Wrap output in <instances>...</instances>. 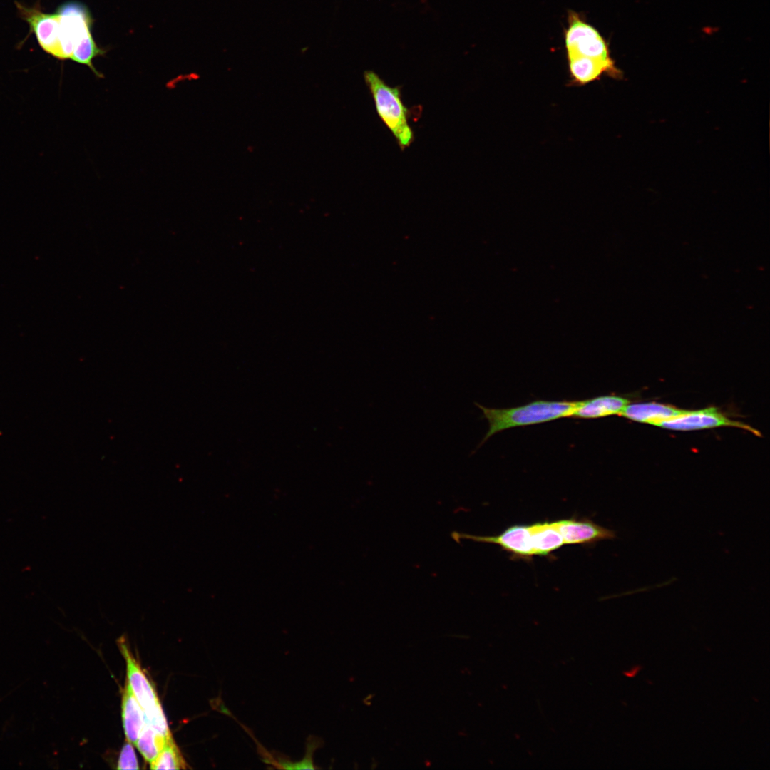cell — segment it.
I'll use <instances>...</instances> for the list:
<instances>
[{"label":"cell","instance_id":"obj_5","mask_svg":"<svg viewBox=\"0 0 770 770\" xmlns=\"http://www.w3.org/2000/svg\"><path fill=\"white\" fill-rule=\"evenodd\" d=\"M451 537L458 543L462 539H466L498 545L513 558L530 560L535 555L530 524L512 525L497 535H476L453 531Z\"/></svg>","mask_w":770,"mask_h":770},{"label":"cell","instance_id":"obj_15","mask_svg":"<svg viewBox=\"0 0 770 770\" xmlns=\"http://www.w3.org/2000/svg\"><path fill=\"white\" fill-rule=\"evenodd\" d=\"M167 739L158 734L145 721L135 745L145 760L150 764L159 754Z\"/></svg>","mask_w":770,"mask_h":770},{"label":"cell","instance_id":"obj_12","mask_svg":"<svg viewBox=\"0 0 770 770\" xmlns=\"http://www.w3.org/2000/svg\"><path fill=\"white\" fill-rule=\"evenodd\" d=\"M686 410L657 402L627 404L620 416L640 423L658 426L660 423L682 414Z\"/></svg>","mask_w":770,"mask_h":770},{"label":"cell","instance_id":"obj_16","mask_svg":"<svg viewBox=\"0 0 770 770\" xmlns=\"http://www.w3.org/2000/svg\"><path fill=\"white\" fill-rule=\"evenodd\" d=\"M151 769H185V761L172 736L167 739L155 759L150 764Z\"/></svg>","mask_w":770,"mask_h":770},{"label":"cell","instance_id":"obj_17","mask_svg":"<svg viewBox=\"0 0 770 770\" xmlns=\"http://www.w3.org/2000/svg\"><path fill=\"white\" fill-rule=\"evenodd\" d=\"M324 742L323 739L317 736L309 735L307 738L306 741V751L304 758L297 762L292 761L290 765V769H316L319 767L316 766L313 760V755L315 750L321 748L324 746Z\"/></svg>","mask_w":770,"mask_h":770},{"label":"cell","instance_id":"obj_13","mask_svg":"<svg viewBox=\"0 0 770 770\" xmlns=\"http://www.w3.org/2000/svg\"><path fill=\"white\" fill-rule=\"evenodd\" d=\"M121 709L126 740L135 745L145 723V714L127 682L123 692Z\"/></svg>","mask_w":770,"mask_h":770},{"label":"cell","instance_id":"obj_2","mask_svg":"<svg viewBox=\"0 0 770 770\" xmlns=\"http://www.w3.org/2000/svg\"><path fill=\"white\" fill-rule=\"evenodd\" d=\"M364 77L379 117L392 133L400 148L404 150L410 146L414 136L409 123V109L403 103L400 87L388 85L373 71H366Z\"/></svg>","mask_w":770,"mask_h":770},{"label":"cell","instance_id":"obj_4","mask_svg":"<svg viewBox=\"0 0 770 770\" xmlns=\"http://www.w3.org/2000/svg\"><path fill=\"white\" fill-rule=\"evenodd\" d=\"M60 19V46L62 59L71 58L74 48L92 38V18L86 6L76 1H68L56 11Z\"/></svg>","mask_w":770,"mask_h":770},{"label":"cell","instance_id":"obj_14","mask_svg":"<svg viewBox=\"0 0 770 770\" xmlns=\"http://www.w3.org/2000/svg\"><path fill=\"white\" fill-rule=\"evenodd\" d=\"M531 525L535 555L548 556L565 545L554 521Z\"/></svg>","mask_w":770,"mask_h":770},{"label":"cell","instance_id":"obj_8","mask_svg":"<svg viewBox=\"0 0 770 770\" xmlns=\"http://www.w3.org/2000/svg\"><path fill=\"white\" fill-rule=\"evenodd\" d=\"M118 645L126 662V682L144 713L161 706L153 684L130 651L125 640L120 639Z\"/></svg>","mask_w":770,"mask_h":770},{"label":"cell","instance_id":"obj_1","mask_svg":"<svg viewBox=\"0 0 770 770\" xmlns=\"http://www.w3.org/2000/svg\"><path fill=\"white\" fill-rule=\"evenodd\" d=\"M475 404L481 409L489 424L488 430L479 443V447L493 435L505 429L571 417L578 401L537 400L508 409L487 408Z\"/></svg>","mask_w":770,"mask_h":770},{"label":"cell","instance_id":"obj_3","mask_svg":"<svg viewBox=\"0 0 770 770\" xmlns=\"http://www.w3.org/2000/svg\"><path fill=\"white\" fill-rule=\"evenodd\" d=\"M568 26L564 31L567 54H575L615 63L610 56L608 44L600 32L588 24L580 14L568 12Z\"/></svg>","mask_w":770,"mask_h":770},{"label":"cell","instance_id":"obj_7","mask_svg":"<svg viewBox=\"0 0 770 770\" xmlns=\"http://www.w3.org/2000/svg\"><path fill=\"white\" fill-rule=\"evenodd\" d=\"M657 426L675 431H692L722 426H733L749 431L754 435L760 436L759 431L748 424L729 419L723 412L714 406L694 411L686 410L682 414L660 423Z\"/></svg>","mask_w":770,"mask_h":770},{"label":"cell","instance_id":"obj_10","mask_svg":"<svg viewBox=\"0 0 770 770\" xmlns=\"http://www.w3.org/2000/svg\"><path fill=\"white\" fill-rule=\"evenodd\" d=\"M567 58L570 83L573 86H585L599 80L605 73L614 78L621 76V72L615 63H607L575 54H567Z\"/></svg>","mask_w":770,"mask_h":770},{"label":"cell","instance_id":"obj_9","mask_svg":"<svg viewBox=\"0 0 770 770\" xmlns=\"http://www.w3.org/2000/svg\"><path fill=\"white\" fill-rule=\"evenodd\" d=\"M554 523L566 545L592 544L616 537L613 530L588 519L567 518Z\"/></svg>","mask_w":770,"mask_h":770},{"label":"cell","instance_id":"obj_18","mask_svg":"<svg viewBox=\"0 0 770 770\" xmlns=\"http://www.w3.org/2000/svg\"><path fill=\"white\" fill-rule=\"evenodd\" d=\"M118 769H138V762L133 744L126 740L120 751L117 763Z\"/></svg>","mask_w":770,"mask_h":770},{"label":"cell","instance_id":"obj_11","mask_svg":"<svg viewBox=\"0 0 770 770\" xmlns=\"http://www.w3.org/2000/svg\"><path fill=\"white\" fill-rule=\"evenodd\" d=\"M629 404L630 401L627 398L615 394L578 401L571 417L591 419L615 414L620 415Z\"/></svg>","mask_w":770,"mask_h":770},{"label":"cell","instance_id":"obj_6","mask_svg":"<svg viewBox=\"0 0 770 770\" xmlns=\"http://www.w3.org/2000/svg\"><path fill=\"white\" fill-rule=\"evenodd\" d=\"M19 16L25 20L34 33L40 46L53 56L61 58L60 46V19L58 14H47L40 6L27 7L16 2Z\"/></svg>","mask_w":770,"mask_h":770}]
</instances>
